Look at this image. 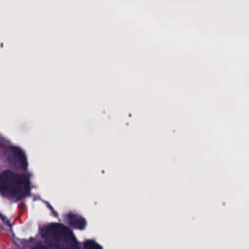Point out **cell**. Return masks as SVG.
<instances>
[{
    "label": "cell",
    "mask_w": 249,
    "mask_h": 249,
    "mask_svg": "<svg viewBox=\"0 0 249 249\" xmlns=\"http://www.w3.org/2000/svg\"><path fill=\"white\" fill-rule=\"evenodd\" d=\"M30 181L25 174L6 170L0 173V194L10 200H19L28 196Z\"/></svg>",
    "instance_id": "1"
},
{
    "label": "cell",
    "mask_w": 249,
    "mask_h": 249,
    "mask_svg": "<svg viewBox=\"0 0 249 249\" xmlns=\"http://www.w3.org/2000/svg\"><path fill=\"white\" fill-rule=\"evenodd\" d=\"M42 236L49 247L58 249L78 248V242L72 231L64 225L52 223L43 228Z\"/></svg>",
    "instance_id": "2"
},
{
    "label": "cell",
    "mask_w": 249,
    "mask_h": 249,
    "mask_svg": "<svg viewBox=\"0 0 249 249\" xmlns=\"http://www.w3.org/2000/svg\"><path fill=\"white\" fill-rule=\"evenodd\" d=\"M9 158H10L11 164H13L16 168H21V169L26 168V159L20 149L18 148L11 149Z\"/></svg>",
    "instance_id": "3"
},
{
    "label": "cell",
    "mask_w": 249,
    "mask_h": 249,
    "mask_svg": "<svg viewBox=\"0 0 249 249\" xmlns=\"http://www.w3.org/2000/svg\"><path fill=\"white\" fill-rule=\"evenodd\" d=\"M65 220L67 222V224L75 229H84L85 226H86V221L85 219L80 216V215H77L75 213H68L66 214L65 216Z\"/></svg>",
    "instance_id": "4"
},
{
    "label": "cell",
    "mask_w": 249,
    "mask_h": 249,
    "mask_svg": "<svg viewBox=\"0 0 249 249\" xmlns=\"http://www.w3.org/2000/svg\"><path fill=\"white\" fill-rule=\"evenodd\" d=\"M84 247L85 248H89V249H91V248H101V246L100 245H98L96 242H94V241H92V240H88L87 242H85L84 243Z\"/></svg>",
    "instance_id": "5"
}]
</instances>
